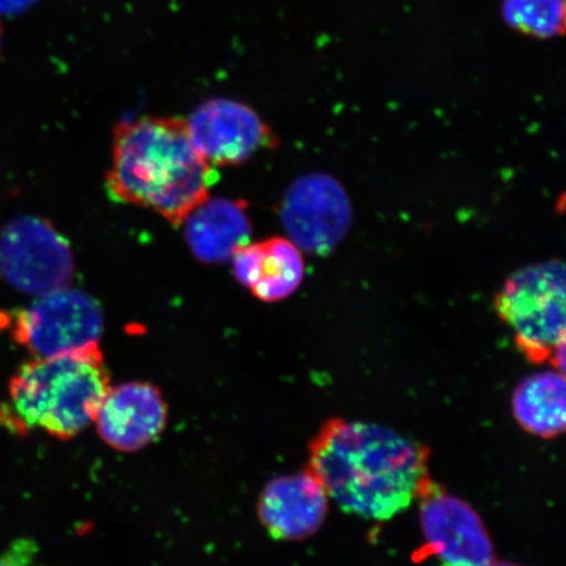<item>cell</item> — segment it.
Returning <instances> with one entry per match:
<instances>
[{
  "mask_svg": "<svg viewBox=\"0 0 566 566\" xmlns=\"http://www.w3.org/2000/svg\"><path fill=\"white\" fill-rule=\"evenodd\" d=\"M103 329L101 304L80 289L62 287L40 295L25 308L0 310V332L9 334L34 358L96 345Z\"/></svg>",
  "mask_w": 566,
  "mask_h": 566,
  "instance_id": "5b68a950",
  "label": "cell"
},
{
  "mask_svg": "<svg viewBox=\"0 0 566 566\" xmlns=\"http://www.w3.org/2000/svg\"><path fill=\"white\" fill-rule=\"evenodd\" d=\"M168 408L159 389L146 381L109 387L94 420L98 437L119 452H136L166 429Z\"/></svg>",
  "mask_w": 566,
  "mask_h": 566,
  "instance_id": "30bf717a",
  "label": "cell"
},
{
  "mask_svg": "<svg viewBox=\"0 0 566 566\" xmlns=\"http://www.w3.org/2000/svg\"><path fill=\"white\" fill-rule=\"evenodd\" d=\"M231 260L237 280L265 303L289 298L304 279L302 251L286 238L248 243Z\"/></svg>",
  "mask_w": 566,
  "mask_h": 566,
  "instance_id": "7c38bea8",
  "label": "cell"
},
{
  "mask_svg": "<svg viewBox=\"0 0 566 566\" xmlns=\"http://www.w3.org/2000/svg\"><path fill=\"white\" fill-rule=\"evenodd\" d=\"M419 500L424 544L415 554L417 562L431 556L449 566H490L495 562L491 535L475 509L433 481Z\"/></svg>",
  "mask_w": 566,
  "mask_h": 566,
  "instance_id": "ba28073f",
  "label": "cell"
},
{
  "mask_svg": "<svg viewBox=\"0 0 566 566\" xmlns=\"http://www.w3.org/2000/svg\"><path fill=\"white\" fill-rule=\"evenodd\" d=\"M35 2V0H0V12L20 13L23 12Z\"/></svg>",
  "mask_w": 566,
  "mask_h": 566,
  "instance_id": "e0dca14e",
  "label": "cell"
},
{
  "mask_svg": "<svg viewBox=\"0 0 566 566\" xmlns=\"http://www.w3.org/2000/svg\"><path fill=\"white\" fill-rule=\"evenodd\" d=\"M280 212L289 239L316 256L336 250L353 222L348 193L334 176L323 172L296 179L283 196Z\"/></svg>",
  "mask_w": 566,
  "mask_h": 566,
  "instance_id": "52a82bcc",
  "label": "cell"
},
{
  "mask_svg": "<svg viewBox=\"0 0 566 566\" xmlns=\"http://www.w3.org/2000/svg\"><path fill=\"white\" fill-rule=\"evenodd\" d=\"M109 387L98 344L34 358L21 365L10 381L12 427L70 440L94 423Z\"/></svg>",
  "mask_w": 566,
  "mask_h": 566,
  "instance_id": "3957f363",
  "label": "cell"
},
{
  "mask_svg": "<svg viewBox=\"0 0 566 566\" xmlns=\"http://www.w3.org/2000/svg\"><path fill=\"white\" fill-rule=\"evenodd\" d=\"M565 265L548 260L518 269L495 296V313L531 363L542 365L565 343Z\"/></svg>",
  "mask_w": 566,
  "mask_h": 566,
  "instance_id": "277c9868",
  "label": "cell"
},
{
  "mask_svg": "<svg viewBox=\"0 0 566 566\" xmlns=\"http://www.w3.org/2000/svg\"><path fill=\"white\" fill-rule=\"evenodd\" d=\"M490 566H522V565H516V564H512V563H497V562H494Z\"/></svg>",
  "mask_w": 566,
  "mask_h": 566,
  "instance_id": "ac0fdd59",
  "label": "cell"
},
{
  "mask_svg": "<svg viewBox=\"0 0 566 566\" xmlns=\"http://www.w3.org/2000/svg\"><path fill=\"white\" fill-rule=\"evenodd\" d=\"M502 15L516 32L555 39L565 30V0H504Z\"/></svg>",
  "mask_w": 566,
  "mask_h": 566,
  "instance_id": "9a60e30c",
  "label": "cell"
},
{
  "mask_svg": "<svg viewBox=\"0 0 566 566\" xmlns=\"http://www.w3.org/2000/svg\"><path fill=\"white\" fill-rule=\"evenodd\" d=\"M187 126L196 150L209 165L239 166L275 145L271 126L251 106L230 98L201 104Z\"/></svg>",
  "mask_w": 566,
  "mask_h": 566,
  "instance_id": "9c48e42d",
  "label": "cell"
},
{
  "mask_svg": "<svg viewBox=\"0 0 566 566\" xmlns=\"http://www.w3.org/2000/svg\"><path fill=\"white\" fill-rule=\"evenodd\" d=\"M39 547L30 539H18L0 552V566H42Z\"/></svg>",
  "mask_w": 566,
  "mask_h": 566,
  "instance_id": "2e32d148",
  "label": "cell"
},
{
  "mask_svg": "<svg viewBox=\"0 0 566 566\" xmlns=\"http://www.w3.org/2000/svg\"><path fill=\"white\" fill-rule=\"evenodd\" d=\"M329 495L313 472L287 473L269 481L261 492L258 513L274 539H307L323 526Z\"/></svg>",
  "mask_w": 566,
  "mask_h": 566,
  "instance_id": "8fae6325",
  "label": "cell"
},
{
  "mask_svg": "<svg viewBox=\"0 0 566 566\" xmlns=\"http://www.w3.org/2000/svg\"><path fill=\"white\" fill-rule=\"evenodd\" d=\"M190 251L205 264H222L250 243L252 223L243 200L212 198L198 205L186 218Z\"/></svg>",
  "mask_w": 566,
  "mask_h": 566,
  "instance_id": "4fadbf2b",
  "label": "cell"
},
{
  "mask_svg": "<svg viewBox=\"0 0 566 566\" xmlns=\"http://www.w3.org/2000/svg\"><path fill=\"white\" fill-rule=\"evenodd\" d=\"M0 51H2V24H0Z\"/></svg>",
  "mask_w": 566,
  "mask_h": 566,
  "instance_id": "d6986e66",
  "label": "cell"
},
{
  "mask_svg": "<svg viewBox=\"0 0 566 566\" xmlns=\"http://www.w3.org/2000/svg\"><path fill=\"white\" fill-rule=\"evenodd\" d=\"M565 394L563 373L547 370L530 375L513 392L512 408L516 422L542 440L562 436L566 422Z\"/></svg>",
  "mask_w": 566,
  "mask_h": 566,
  "instance_id": "5bb4252c",
  "label": "cell"
},
{
  "mask_svg": "<svg viewBox=\"0 0 566 566\" xmlns=\"http://www.w3.org/2000/svg\"><path fill=\"white\" fill-rule=\"evenodd\" d=\"M430 452L385 424L332 419L310 444L307 469L344 512L387 521L431 483Z\"/></svg>",
  "mask_w": 566,
  "mask_h": 566,
  "instance_id": "6da1fadb",
  "label": "cell"
},
{
  "mask_svg": "<svg viewBox=\"0 0 566 566\" xmlns=\"http://www.w3.org/2000/svg\"><path fill=\"white\" fill-rule=\"evenodd\" d=\"M212 171L190 140L187 119L118 124L106 188L115 200L158 212L174 226L209 198Z\"/></svg>",
  "mask_w": 566,
  "mask_h": 566,
  "instance_id": "7a4b0ae2",
  "label": "cell"
},
{
  "mask_svg": "<svg viewBox=\"0 0 566 566\" xmlns=\"http://www.w3.org/2000/svg\"><path fill=\"white\" fill-rule=\"evenodd\" d=\"M0 275L19 292L51 293L73 280V253L66 239L45 219L13 218L0 230Z\"/></svg>",
  "mask_w": 566,
  "mask_h": 566,
  "instance_id": "8992f818",
  "label": "cell"
}]
</instances>
